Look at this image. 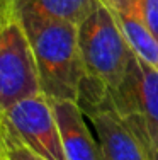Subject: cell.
Listing matches in <instances>:
<instances>
[{
	"instance_id": "cell-1",
	"label": "cell",
	"mask_w": 158,
	"mask_h": 160,
	"mask_svg": "<svg viewBox=\"0 0 158 160\" xmlns=\"http://www.w3.org/2000/svg\"><path fill=\"white\" fill-rule=\"evenodd\" d=\"M34 49L41 92L55 101H77L85 78L78 26L21 16Z\"/></svg>"
},
{
	"instance_id": "cell-2",
	"label": "cell",
	"mask_w": 158,
	"mask_h": 160,
	"mask_svg": "<svg viewBox=\"0 0 158 160\" xmlns=\"http://www.w3.org/2000/svg\"><path fill=\"white\" fill-rule=\"evenodd\" d=\"M78 46L85 78L114 92L126 77L134 51L100 0L95 10L78 26Z\"/></svg>"
},
{
	"instance_id": "cell-3",
	"label": "cell",
	"mask_w": 158,
	"mask_h": 160,
	"mask_svg": "<svg viewBox=\"0 0 158 160\" xmlns=\"http://www.w3.org/2000/svg\"><path fill=\"white\" fill-rule=\"evenodd\" d=\"M41 94L39 72L16 2L0 19V112Z\"/></svg>"
},
{
	"instance_id": "cell-4",
	"label": "cell",
	"mask_w": 158,
	"mask_h": 160,
	"mask_svg": "<svg viewBox=\"0 0 158 160\" xmlns=\"http://www.w3.org/2000/svg\"><path fill=\"white\" fill-rule=\"evenodd\" d=\"M109 94L116 112L155 158L158 147V68L134 53L121 85Z\"/></svg>"
},
{
	"instance_id": "cell-5",
	"label": "cell",
	"mask_w": 158,
	"mask_h": 160,
	"mask_svg": "<svg viewBox=\"0 0 158 160\" xmlns=\"http://www.w3.org/2000/svg\"><path fill=\"white\" fill-rule=\"evenodd\" d=\"M16 136L46 160H66L53 102L43 92L22 99L2 112Z\"/></svg>"
},
{
	"instance_id": "cell-6",
	"label": "cell",
	"mask_w": 158,
	"mask_h": 160,
	"mask_svg": "<svg viewBox=\"0 0 158 160\" xmlns=\"http://www.w3.org/2000/svg\"><path fill=\"white\" fill-rule=\"evenodd\" d=\"M104 153V160H155L141 140L116 112L111 94L82 106Z\"/></svg>"
},
{
	"instance_id": "cell-7",
	"label": "cell",
	"mask_w": 158,
	"mask_h": 160,
	"mask_svg": "<svg viewBox=\"0 0 158 160\" xmlns=\"http://www.w3.org/2000/svg\"><path fill=\"white\" fill-rule=\"evenodd\" d=\"M53 111L60 128L66 160H104L100 143L77 101H55Z\"/></svg>"
},
{
	"instance_id": "cell-8",
	"label": "cell",
	"mask_w": 158,
	"mask_h": 160,
	"mask_svg": "<svg viewBox=\"0 0 158 160\" xmlns=\"http://www.w3.org/2000/svg\"><path fill=\"white\" fill-rule=\"evenodd\" d=\"M112 14L133 51L158 68V41L153 38L143 12L141 0H100Z\"/></svg>"
},
{
	"instance_id": "cell-9",
	"label": "cell",
	"mask_w": 158,
	"mask_h": 160,
	"mask_svg": "<svg viewBox=\"0 0 158 160\" xmlns=\"http://www.w3.org/2000/svg\"><path fill=\"white\" fill-rule=\"evenodd\" d=\"M99 0H16L19 16L61 21L80 26L95 10Z\"/></svg>"
},
{
	"instance_id": "cell-10",
	"label": "cell",
	"mask_w": 158,
	"mask_h": 160,
	"mask_svg": "<svg viewBox=\"0 0 158 160\" xmlns=\"http://www.w3.org/2000/svg\"><path fill=\"white\" fill-rule=\"evenodd\" d=\"M0 160H46L16 136L0 112Z\"/></svg>"
},
{
	"instance_id": "cell-11",
	"label": "cell",
	"mask_w": 158,
	"mask_h": 160,
	"mask_svg": "<svg viewBox=\"0 0 158 160\" xmlns=\"http://www.w3.org/2000/svg\"><path fill=\"white\" fill-rule=\"evenodd\" d=\"M143 12L153 38L158 41V0H141Z\"/></svg>"
},
{
	"instance_id": "cell-12",
	"label": "cell",
	"mask_w": 158,
	"mask_h": 160,
	"mask_svg": "<svg viewBox=\"0 0 158 160\" xmlns=\"http://www.w3.org/2000/svg\"><path fill=\"white\" fill-rule=\"evenodd\" d=\"M14 2H16V0H0V12H2V10H7Z\"/></svg>"
},
{
	"instance_id": "cell-13",
	"label": "cell",
	"mask_w": 158,
	"mask_h": 160,
	"mask_svg": "<svg viewBox=\"0 0 158 160\" xmlns=\"http://www.w3.org/2000/svg\"><path fill=\"white\" fill-rule=\"evenodd\" d=\"M12 5H14V3H12ZM12 5H10V7H12ZM10 7H9V9H10ZM9 9H7V10H9ZM7 10H2V12H0V19H2V17H3V14H5V12H7Z\"/></svg>"
},
{
	"instance_id": "cell-14",
	"label": "cell",
	"mask_w": 158,
	"mask_h": 160,
	"mask_svg": "<svg viewBox=\"0 0 158 160\" xmlns=\"http://www.w3.org/2000/svg\"><path fill=\"white\" fill-rule=\"evenodd\" d=\"M155 160H158V147H156V152H155Z\"/></svg>"
}]
</instances>
